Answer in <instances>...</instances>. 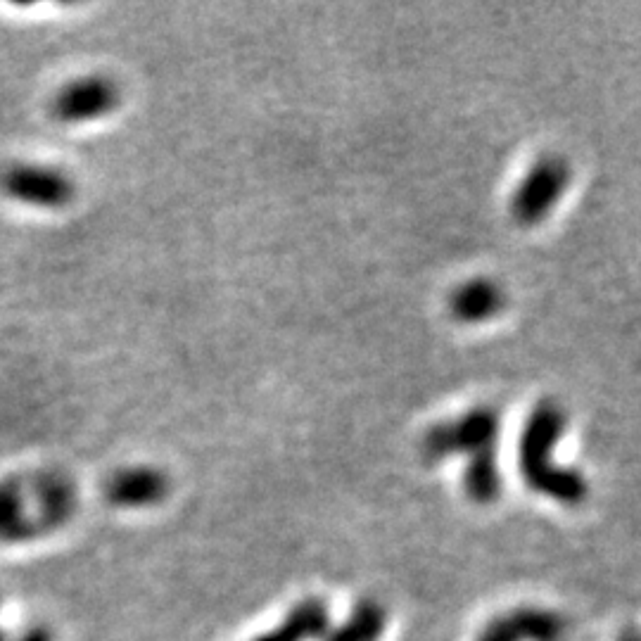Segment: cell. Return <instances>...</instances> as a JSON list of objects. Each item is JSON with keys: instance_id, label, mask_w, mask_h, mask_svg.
Wrapping results in <instances>:
<instances>
[{"instance_id": "cell-1", "label": "cell", "mask_w": 641, "mask_h": 641, "mask_svg": "<svg viewBox=\"0 0 641 641\" xmlns=\"http://www.w3.org/2000/svg\"><path fill=\"white\" fill-rule=\"evenodd\" d=\"M568 416L556 399H542L530 411L523 435L518 444L520 475L530 490L558 501V504L577 506L587 499V480L575 468L554 461V452L561 442Z\"/></svg>"}, {"instance_id": "cell-2", "label": "cell", "mask_w": 641, "mask_h": 641, "mask_svg": "<svg viewBox=\"0 0 641 641\" xmlns=\"http://www.w3.org/2000/svg\"><path fill=\"white\" fill-rule=\"evenodd\" d=\"M499 440V414L492 406H475L452 421L437 423L421 442V454L428 463H437L463 454L466 459L494 452Z\"/></svg>"}, {"instance_id": "cell-3", "label": "cell", "mask_w": 641, "mask_h": 641, "mask_svg": "<svg viewBox=\"0 0 641 641\" xmlns=\"http://www.w3.org/2000/svg\"><path fill=\"white\" fill-rule=\"evenodd\" d=\"M0 193L17 205L55 212L74 200L76 183L53 164L15 162L0 171Z\"/></svg>"}, {"instance_id": "cell-4", "label": "cell", "mask_w": 641, "mask_h": 641, "mask_svg": "<svg viewBox=\"0 0 641 641\" xmlns=\"http://www.w3.org/2000/svg\"><path fill=\"white\" fill-rule=\"evenodd\" d=\"M570 186V164L558 155H544L532 164L511 198V214L520 226H535L554 212Z\"/></svg>"}, {"instance_id": "cell-5", "label": "cell", "mask_w": 641, "mask_h": 641, "mask_svg": "<svg viewBox=\"0 0 641 641\" xmlns=\"http://www.w3.org/2000/svg\"><path fill=\"white\" fill-rule=\"evenodd\" d=\"M122 103V88L105 74H86L55 93L53 117L62 124L98 122Z\"/></svg>"}, {"instance_id": "cell-6", "label": "cell", "mask_w": 641, "mask_h": 641, "mask_svg": "<svg viewBox=\"0 0 641 641\" xmlns=\"http://www.w3.org/2000/svg\"><path fill=\"white\" fill-rule=\"evenodd\" d=\"M27 490L34 504L36 523L41 537L55 535L76 516L79 509V487L67 473L43 468L31 475H24Z\"/></svg>"}, {"instance_id": "cell-7", "label": "cell", "mask_w": 641, "mask_h": 641, "mask_svg": "<svg viewBox=\"0 0 641 641\" xmlns=\"http://www.w3.org/2000/svg\"><path fill=\"white\" fill-rule=\"evenodd\" d=\"M103 497L114 509H152L169 497V478L155 466H126L103 485Z\"/></svg>"}, {"instance_id": "cell-8", "label": "cell", "mask_w": 641, "mask_h": 641, "mask_svg": "<svg viewBox=\"0 0 641 641\" xmlns=\"http://www.w3.org/2000/svg\"><path fill=\"white\" fill-rule=\"evenodd\" d=\"M566 634V623L554 611L544 608H516L499 615L475 641H561Z\"/></svg>"}, {"instance_id": "cell-9", "label": "cell", "mask_w": 641, "mask_h": 641, "mask_svg": "<svg viewBox=\"0 0 641 641\" xmlns=\"http://www.w3.org/2000/svg\"><path fill=\"white\" fill-rule=\"evenodd\" d=\"M41 539L34 504H31L24 475L0 478V544L19 547Z\"/></svg>"}, {"instance_id": "cell-10", "label": "cell", "mask_w": 641, "mask_h": 641, "mask_svg": "<svg viewBox=\"0 0 641 641\" xmlns=\"http://www.w3.org/2000/svg\"><path fill=\"white\" fill-rule=\"evenodd\" d=\"M506 307L504 288L492 278H471L449 297L452 316L461 323H485Z\"/></svg>"}, {"instance_id": "cell-11", "label": "cell", "mask_w": 641, "mask_h": 641, "mask_svg": "<svg viewBox=\"0 0 641 641\" xmlns=\"http://www.w3.org/2000/svg\"><path fill=\"white\" fill-rule=\"evenodd\" d=\"M330 630L328 606L319 599H307L285 615V620L271 632L252 641H316Z\"/></svg>"}, {"instance_id": "cell-12", "label": "cell", "mask_w": 641, "mask_h": 641, "mask_svg": "<svg viewBox=\"0 0 641 641\" xmlns=\"http://www.w3.org/2000/svg\"><path fill=\"white\" fill-rule=\"evenodd\" d=\"M387 627L385 608L376 601H359L345 623L328 630L321 641H380Z\"/></svg>"}, {"instance_id": "cell-13", "label": "cell", "mask_w": 641, "mask_h": 641, "mask_svg": "<svg viewBox=\"0 0 641 641\" xmlns=\"http://www.w3.org/2000/svg\"><path fill=\"white\" fill-rule=\"evenodd\" d=\"M463 490L475 504H492L501 494V473L497 461V449L466 459L463 471Z\"/></svg>"}, {"instance_id": "cell-14", "label": "cell", "mask_w": 641, "mask_h": 641, "mask_svg": "<svg viewBox=\"0 0 641 641\" xmlns=\"http://www.w3.org/2000/svg\"><path fill=\"white\" fill-rule=\"evenodd\" d=\"M15 641H55L53 632L46 625H31L27 632H22Z\"/></svg>"}, {"instance_id": "cell-15", "label": "cell", "mask_w": 641, "mask_h": 641, "mask_svg": "<svg viewBox=\"0 0 641 641\" xmlns=\"http://www.w3.org/2000/svg\"><path fill=\"white\" fill-rule=\"evenodd\" d=\"M0 641H8V634L3 632V627H0Z\"/></svg>"}]
</instances>
